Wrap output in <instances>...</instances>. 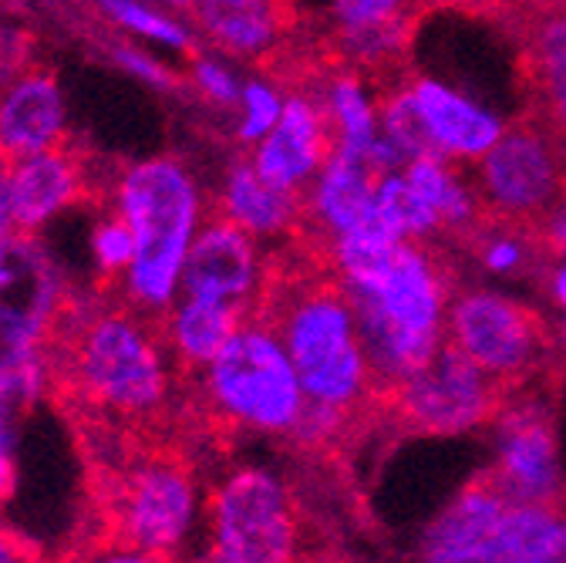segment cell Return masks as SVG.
Returning a JSON list of instances; mask_svg holds the SVG:
<instances>
[{"label":"cell","instance_id":"cell-1","mask_svg":"<svg viewBox=\"0 0 566 563\" xmlns=\"http://www.w3.org/2000/svg\"><path fill=\"white\" fill-rule=\"evenodd\" d=\"M253 314L280 334L307 402L354 418L368 436L381 432V388L327 240L297 230L266 257Z\"/></svg>","mask_w":566,"mask_h":563},{"label":"cell","instance_id":"cell-2","mask_svg":"<svg viewBox=\"0 0 566 563\" xmlns=\"http://www.w3.org/2000/svg\"><path fill=\"white\" fill-rule=\"evenodd\" d=\"M381 395L429 362L459 294L452 250L436 237H405L388 250L337 257Z\"/></svg>","mask_w":566,"mask_h":563},{"label":"cell","instance_id":"cell-3","mask_svg":"<svg viewBox=\"0 0 566 563\" xmlns=\"http://www.w3.org/2000/svg\"><path fill=\"white\" fill-rule=\"evenodd\" d=\"M112 209L135 237V260L118 280L122 304L159 321L179 298L189 247L206 223V192L179 156H149L115 176Z\"/></svg>","mask_w":566,"mask_h":563},{"label":"cell","instance_id":"cell-4","mask_svg":"<svg viewBox=\"0 0 566 563\" xmlns=\"http://www.w3.org/2000/svg\"><path fill=\"white\" fill-rule=\"evenodd\" d=\"M64 368L88 405L122 421H149L169 405L176 362L159 321L108 304L71 327Z\"/></svg>","mask_w":566,"mask_h":563},{"label":"cell","instance_id":"cell-5","mask_svg":"<svg viewBox=\"0 0 566 563\" xmlns=\"http://www.w3.org/2000/svg\"><path fill=\"white\" fill-rule=\"evenodd\" d=\"M196 375L206 411L230 432L291 439L307 408L287 347L256 314H250L220 355Z\"/></svg>","mask_w":566,"mask_h":563},{"label":"cell","instance_id":"cell-6","mask_svg":"<svg viewBox=\"0 0 566 563\" xmlns=\"http://www.w3.org/2000/svg\"><path fill=\"white\" fill-rule=\"evenodd\" d=\"M446 331L492 382L510 392V398L526 388L559 392L566 378L553 327L523 301L459 288L449 304Z\"/></svg>","mask_w":566,"mask_h":563},{"label":"cell","instance_id":"cell-7","mask_svg":"<svg viewBox=\"0 0 566 563\" xmlns=\"http://www.w3.org/2000/svg\"><path fill=\"white\" fill-rule=\"evenodd\" d=\"M506 402L510 392L492 382L446 331L436 355L381 395V432L459 436L495 426Z\"/></svg>","mask_w":566,"mask_h":563},{"label":"cell","instance_id":"cell-8","mask_svg":"<svg viewBox=\"0 0 566 563\" xmlns=\"http://www.w3.org/2000/svg\"><path fill=\"white\" fill-rule=\"evenodd\" d=\"M209 533V546L186 563H297V503L260 466H240L212 489Z\"/></svg>","mask_w":566,"mask_h":563},{"label":"cell","instance_id":"cell-9","mask_svg":"<svg viewBox=\"0 0 566 563\" xmlns=\"http://www.w3.org/2000/svg\"><path fill=\"white\" fill-rule=\"evenodd\" d=\"M199 517V486L176 452L135 459L108 497L112 540L179 560Z\"/></svg>","mask_w":566,"mask_h":563},{"label":"cell","instance_id":"cell-10","mask_svg":"<svg viewBox=\"0 0 566 563\" xmlns=\"http://www.w3.org/2000/svg\"><path fill=\"white\" fill-rule=\"evenodd\" d=\"M482 202L506 220L536 227L566 199V153L526 112L479 159Z\"/></svg>","mask_w":566,"mask_h":563},{"label":"cell","instance_id":"cell-11","mask_svg":"<svg viewBox=\"0 0 566 563\" xmlns=\"http://www.w3.org/2000/svg\"><path fill=\"white\" fill-rule=\"evenodd\" d=\"M556 388L516 392L500 426V472L506 492L516 503H566L563 476L556 462Z\"/></svg>","mask_w":566,"mask_h":563},{"label":"cell","instance_id":"cell-12","mask_svg":"<svg viewBox=\"0 0 566 563\" xmlns=\"http://www.w3.org/2000/svg\"><path fill=\"white\" fill-rule=\"evenodd\" d=\"M337 146V125L321 95L294 88L283 98L276 125L250 149V159L266 183L304 196L321 169L331 163Z\"/></svg>","mask_w":566,"mask_h":563},{"label":"cell","instance_id":"cell-13","mask_svg":"<svg viewBox=\"0 0 566 563\" xmlns=\"http://www.w3.org/2000/svg\"><path fill=\"white\" fill-rule=\"evenodd\" d=\"M263 273L266 260L260 253V240L250 237L243 227L223 220L220 213H212L189 247L179 294L237 304L253 314Z\"/></svg>","mask_w":566,"mask_h":563},{"label":"cell","instance_id":"cell-14","mask_svg":"<svg viewBox=\"0 0 566 563\" xmlns=\"http://www.w3.org/2000/svg\"><path fill=\"white\" fill-rule=\"evenodd\" d=\"M516 41V79L526 115L566 153V8H549L510 31Z\"/></svg>","mask_w":566,"mask_h":563},{"label":"cell","instance_id":"cell-15","mask_svg":"<svg viewBox=\"0 0 566 563\" xmlns=\"http://www.w3.org/2000/svg\"><path fill=\"white\" fill-rule=\"evenodd\" d=\"M192 28L223 58L266 64L301 31L294 0H196Z\"/></svg>","mask_w":566,"mask_h":563},{"label":"cell","instance_id":"cell-16","mask_svg":"<svg viewBox=\"0 0 566 563\" xmlns=\"http://www.w3.org/2000/svg\"><path fill=\"white\" fill-rule=\"evenodd\" d=\"M67 105L51 72H21L0 85V166L64 146Z\"/></svg>","mask_w":566,"mask_h":563},{"label":"cell","instance_id":"cell-17","mask_svg":"<svg viewBox=\"0 0 566 563\" xmlns=\"http://www.w3.org/2000/svg\"><path fill=\"white\" fill-rule=\"evenodd\" d=\"M4 179L21 233H41L85 196V166L67 146H54L4 166Z\"/></svg>","mask_w":566,"mask_h":563},{"label":"cell","instance_id":"cell-18","mask_svg":"<svg viewBox=\"0 0 566 563\" xmlns=\"http://www.w3.org/2000/svg\"><path fill=\"white\" fill-rule=\"evenodd\" d=\"M452 563H566V503H513Z\"/></svg>","mask_w":566,"mask_h":563},{"label":"cell","instance_id":"cell-19","mask_svg":"<svg viewBox=\"0 0 566 563\" xmlns=\"http://www.w3.org/2000/svg\"><path fill=\"white\" fill-rule=\"evenodd\" d=\"M212 209L256 240H291L304 227V196L266 183L250 156L227 166Z\"/></svg>","mask_w":566,"mask_h":563},{"label":"cell","instance_id":"cell-20","mask_svg":"<svg viewBox=\"0 0 566 563\" xmlns=\"http://www.w3.org/2000/svg\"><path fill=\"white\" fill-rule=\"evenodd\" d=\"M411 92L436 149L449 159H482L506 128L492 112L432 79L411 75Z\"/></svg>","mask_w":566,"mask_h":563},{"label":"cell","instance_id":"cell-21","mask_svg":"<svg viewBox=\"0 0 566 563\" xmlns=\"http://www.w3.org/2000/svg\"><path fill=\"white\" fill-rule=\"evenodd\" d=\"M516 500L506 492L503 479L495 469L475 472L462 492L452 500V507L429 526L421 543L424 563H452L459 553H465L495 520H500Z\"/></svg>","mask_w":566,"mask_h":563},{"label":"cell","instance_id":"cell-22","mask_svg":"<svg viewBox=\"0 0 566 563\" xmlns=\"http://www.w3.org/2000/svg\"><path fill=\"white\" fill-rule=\"evenodd\" d=\"M247 317L250 311L237 304L179 294L176 304L159 317V331L176 368L202 372L227 347V341L243 327Z\"/></svg>","mask_w":566,"mask_h":563},{"label":"cell","instance_id":"cell-23","mask_svg":"<svg viewBox=\"0 0 566 563\" xmlns=\"http://www.w3.org/2000/svg\"><path fill=\"white\" fill-rule=\"evenodd\" d=\"M102 18L132 41L166 48L176 54H196L199 34L176 11L159 8V0H98Z\"/></svg>","mask_w":566,"mask_h":563},{"label":"cell","instance_id":"cell-24","mask_svg":"<svg viewBox=\"0 0 566 563\" xmlns=\"http://www.w3.org/2000/svg\"><path fill=\"white\" fill-rule=\"evenodd\" d=\"M283 98L287 95H283V88L270 75L243 82L240 105H237V128H233L237 146L253 149L260 143V138L276 125V118L283 112Z\"/></svg>","mask_w":566,"mask_h":563},{"label":"cell","instance_id":"cell-25","mask_svg":"<svg viewBox=\"0 0 566 563\" xmlns=\"http://www.w3.org/2000/svg\"><path fill=\"white\" fill-rule=\"evenodd\" d=\"M189 88L209 102L212 108H223V112H237L240 105V92L243 82L233 67L223 61V54H209V51H196L189 54Z\"/></svg>","mask_w":566,"mask_h":563},{"label":"cell","instance_id":"cell-26","mask_svg":"<svg viewBox=\"0 0 566 563\" xmlns=\"http://www.w3.org/2000/svg\"><path fill=\"white\" fill-rule=\"evenodd\" d=\"M92 260H95L98 277L108 280V284H118L135 260V237L115 209L108 217H102L92 230Z\"/></svg>","mask_w":566,"mask_h":563},{"label":"cell","instance_id":"cell-27","mask_svg":"<svg viewBox=\"0 0 566 563\" xmlns=\"http://www.w3.org/2000/svg\"><path fill=\"white\" fill-rule=\"evenodd\" d=\"M108 58L115 67H122V72L128 79H135L138 85L146 88H156V92H179L182 79L172 64H166L163 58H156L149 48H142L135 41H115L108 48Z\"/></svg>","mask_w":566,"mask_h":563},{"label":"cell","instance_id":"cell-28","mask_svg":"<svg viewBox=\"0 0 566 563\" xmlns=\"http://www.w3.org/2000/svg\"><path fill=\"white\" fill-rule=\"evenodd\" d=\"M21 230L14 223L11 213V199H8V179H4V166H0V288L8 284L11 277V263H14V243H18Z\"/></svg>","mask_w":566,"mask_h":563},{"label":"cell","instance_id":"cell-29","mask_svg":"<svg viewBox=\"0 0 566 563\" xmlns=\"http://www.w3.org/2000/svg\"><path fill=\"white\" fill-rule=\"evenodd\" d=\"M78 563H179V560H169V556H159V553H149V550L108 540V543L88 550Z\"/></svg>","mask_w":566,"mask_h":563},{"label":"cell","instance_id":"cell-30","mask_svg":"<svg viewBox=\"0 0 566 563\" xmlns=\"http://www.w3.org/2000/svg\"><path fill=\"white\" fill-rule=\"evenodd\" d=\"M424 11H462V14H472V18H485L492 24H500L503 18V0H418Z\"/></svg>","mask_w":566,"mask_h":563},{"label":"cell","instance_id":"cell-31","mask_svg":"<svg viewBox=\"0 0 566 563\" xmlns=\"http://www.w3.org/2000/svg\"><path fill=\"white\" fill-rule=\"evenodd\" d=\"M549 8H556V0H503L500 28L513 31V28H520L523 21L536 18V14H543V11H549Z\"/></svg>","mask_w":566,"mask_h":563},{"label":"cell","instance_id":"cell-32","mask_svg":"<svg viewBox=\"0 0 566 563\" xmlns=\"http://www.w3.org/2000/svg\"><path fill=\"white\" fill-rule=\"evenodd\" d=\"M0 563H34L28 543L4 526H0Z\"/></svg>","mask_w":566,"mask_h":563},{"label":"cell","instance_id":"cell-33","mask_svg":"<svg viewBox=\"0 0 566 563\" xmlns=\"http://www.w3.org/2000/svg\"><path fill=\"white\" fill-rule=\"evenodd\" d=\"M14 439H0V503L11 497L14 489Z\"/></svg>","mask_w":566,"mask_h":563},{"label":"cell","instance_id":"cell-34","mask_svg":"<svg viewBox=\"0 0 566 563\" xmlns=\"http://www.w3.org/2000/svg\"><path fill=\"white\" fill-rule=\"evenodd\" d=\"M546 291L553 294V301H556L559 307H566V257H563V260H559V263L553 267Z\"/></svg>","mask_w":566,"mask_h":563},{"label":"cell","instance_id":"cell-35","mask_svg":"<svg viewBox=\"0 0 566 563\" xmlns=\"http://www.w3.org/2000/svg\"><path fill=\"white\" fill-rule=\"evenodd\" d=\"M297 563H350V560H344L337 553H311L307 560H297Z\"/></svg>","mask_w":566,"mask_h":563},{"label":"cell","instance_id":"cell-36","mask_svg":"<svg viewBox=\"0 0 566 563\" xmlns=\"http://www.w3.org/2000/svg\"><path fill=\"white\" fill-rule=\"evenodd\" d=\"M159 4H163V8H169V11H176V14H189L196 0H159Z\"/></svg>","mask_w":566,"mask_h":563},{"label":"cell","instance_id":"cell-37","mask_svg":"<svg viewBox=\"0 0 566 563\" xmlns=\"http://www.w3.org/2000/svg\"><path fill=\"white\" fill-rule=\"evenodd\" d=\"M556 8H566V0H556Z\"/></svg>","mask_w":566,"mask_h":563},{"label":"cell","instance_id":"cell-38","mask_svg":"<svg viewBox=\"0 0 566 563\" xmlns=\"http://www.w3.org/2000/svg\"><path fill=\"white\" fill-rule=\"evenodd\" d=\"M563 344H566V324H563Z\"/></svg>","mask_w":566,"mask_h":563}]
</instances>
